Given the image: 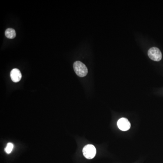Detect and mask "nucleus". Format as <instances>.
Segmentation results:
<instances>
[{
	"instance_id": "f257e3e1",
	"label": "nucleus",
	"mask_w": 163,
	"mask_h": 163,
	"mask_svg": "<svg viewBox=\"0 0 163 163\" xmlns=\"http://www.w3.org/2000/svg\"><path fill=\"white\" fill-rule=\"evenodd\" d=\"M73 69L78 76L84 77L86 76L88 70L86 65L82 62L77 61L73 64Z\"/></svg>"
},
{
	"instance_id": "f03ea898",
	"label": "nucleus",
	"mask_w": 163,
	"mask_h": 163,
	"mask_svg": "<svg viewBox=\"0 0 163 163\" xmlns=\"http://www.w3.org/2000/svg\"><path fill=\"white\" fill-rule=\"evenodd\" d=\"M83 155L87 159H92L95 156L96 149L92 145H87L85 146L83 150Z\"/></svg>"
},
{
	"instance_id": "7ed1b4c3",
	"label": "nucleus",
	"mask_w": 163,
	"mask_h": 163,
	"mask_svg": "<svg viewBox=\"0 0 163 163\" xmlns=\"http://www.w3.org/2000/svg\"><path fill=\"white\" fill-rule=\"evenodd\" d=\"M148 55L149 58L154 61H160L162 59V53L160 50L156 47H152L149 49Z\"/></svg>"
},
{
	"instance_id": "20e7f679",
	"label": "nucleus",
	"mask_w": 163,
	"mask_h": 163,
	"mask_svg": "<svg viewBox=\"0 0 163 163\" xmlns=\"http://www.w3.org/2000/svg\"><path fill=\"white\" fill-rule=\"evenodd\" d=\"M118 126L119 128L122 131H127L130 129L131 123L127 118H122L118 121Z\"/></svg>"
},
{
	"instance_id": "39448f33",
	"label": "nucleus",
	"mask_w": 163,
	"mask_h": 163,
	"mask_svg": "<svg viewBox=\"0 0 163 163\" xmlns=\"http://www.w3.org/2000/svg\"><path fill=\"white\" fill-rule=\"evenodd\" d=\"M21 72L17 69H14L10 72V78L11 80L15 83L19 82L21 79Z\"/></svg>"
},
{
	"instance_id": "423d86ee",
	"label": "nucleus",
	"mask_w": 163,
	"mask_h": 163,
	"mask_svg": "<svg viewBox=\"0 0 163 163\" xmlns=\"http://www.w3.org/2000/svg\"><path fill=\"white\" fill-rule=\"evenodd\" d=\"M5 36L7 38H15L16 36V33L15 29L12 28H8L6 29L5 31Z\"/></svg>"
},
{
	"instance_id": "0eeeda50",
	"label": "nucleus",
	"mask_w": 163,
	"mask_h": 163,
	"mask_svg": "<svg viewBox=\"0 0 163 163\" xmlns=\"http://www.w3.org/2000/svg\"><path fill=\"white\" fill-rule=\"evenodd\" d=\"M13 144L11 143H8L6 145V147L5 149V151L7 154H10L13 149Z\"/></svg>"
}]
</instances>
